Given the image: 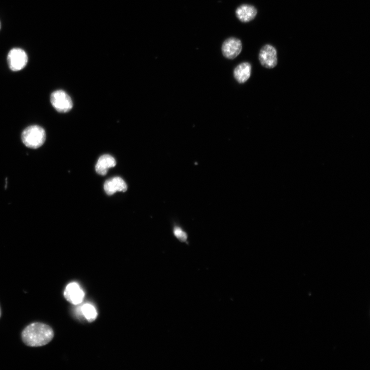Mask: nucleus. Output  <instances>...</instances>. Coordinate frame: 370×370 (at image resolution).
Listing matches in <instances>:
<instances>
[{
	"mask_svg": "<svg viewBox=\"0 0 370 370\" xmlns=\"http://www.w3.org/2000/svg\"><path fill=\"white\" fill-rule=\"evenodd\" d=\"M242 49L241 40L235 37H231L224 42L221 46V52L224 56L229 59H234L239 55Z\"/></svg>",
	"mask_w": 370,
	"mask_h": 370,
	"instance_id": "nucleus-6",
	"label": "nucleus"
},
{
	"mask_svg": "<svg viewBox=\"0 0 370 370\" xmlns=\"http://www.w3.org/2000/svg\"><path fill=\"white\" fill-rule=\"evenodd\" d=\"M252 65L249 62H243L239 64L234 69V76L240 84H244L251 78Z\"/></svg>",
	"mask_w": 370,
	"mask_h": 370,
	"instance_id": "nucleus-10",
	"label": "nucleus"
},
{
	"mask_svg": "<svg viewBox=\"0 0 370 370\" xmlns=\"http://www.w3.org/2000/svg\"><path fill=\"white\" fill-rule=\"evenodd\" d=\"M236 15L238 19L244 23L254 20L257 15L255 7L249 5H243L237 8Z\"/></svg>",
	"mask_w": 370,
	"mask_h": 370,
	"instance_id": "nucleus-9",
	"label": "nucleus"
},
{
	"mask_svg": "<svg viewBox=\"0 0 370 370\" xmlns=\"http://www.w3.org/2000/svg\"><path fill=\"white\" fill-rule=\"evenodd\" d=\"M261 64L267 68L275 67L278 63L277 52L276 48L269 44L263 46L259 55Z\"/></svg>",
	"mask_w": 370,
	"mask_h": 370,
	"instance_id": "nucleus-5",
	"label": "nucleus"
},
{
	"mask_svg": "<svg viewBox=\"0 0 370 370\" xmlns=\"http://www.w3.org/2000/svg\"><path fill=\"white\" fill-rule=\"evenodd\" d=\"M85 292L80 285L77 282L69 283L64 291L65 299L69 303L79 305L82 303L85 298Z\"/></svg>",
	"mask_w": 370,
	"mask_h": 370,
	"instance_id": "nucleus-7",
	"label": "nucleus"
},
{
	"mask_svg": "<svg viewBox=\"0 0 370 370\" xmlns=\"http://www.w3.org/2000/svg\"><path fill=\"white\" fill-rule=\"evenodd\" d=\"M51 103L55 110L62 113L69 112L73 104L70 96L63 90H57L51 95Z\"/></svg>",
	"mask_w": 370,
	"mask_h": 370,
	"instance_id": "nucleus-3",
	"label": "nucleus"
},
{
	"mask_svg": "<svg viewBox=\"0 0 370 370\" xmlns=\"http://www.w3.org/2000/svg\"><path fill=\"white\" fill-rule=\"evenodd\" d=\"M21 336L23 342L28 346L39 347L50 342L54 338V333L50 326L35 323L25 328Z\"/></svg>",
	"mask_w": 370,
	"mask_h": 370,
	"instance_id": "nucleus-1",
	"label": "nucleus"
},
{
	"mask_svg": "<svg viewBox=\"0 0 370 370\" xmlns=\"http://www.w3.org/2000/svg\"><path fill=\"white\" fill-rule=\"evenodd\" d=\"M175 236L182 242H185L187 239V235L181 228L176 227L174 231Z\"/></svg>",
	"mask_w": 370,
	"mask_h": 370,
	"instance_id": "nucleus-13",
	"label": "nucleus"
},
{
	"mask_svg": "<svg viewBox=\"0 0 370 370\" xmlns=\"http://www.w3.org/2000/svg\"><path fill=\"white\" fill-rule=\"evenodd\" d=\"M104 189L108 195H111L117 191L126 192L127 185L122 178L114 177L105 182Z\"/></svg>",
	"mask_w": 370,
	"mask_h": 370,
	"instance_id": "nucleus-8",
	"label": "nucleus"
},
{
	"mask_svg": "<svg viewBox=\"0 0 370 370\" xmlns=\"http://www.w3.org/2000/svg\"><path fill=\"white\" fill-rule=\"evenodd\" d=\"M78 310V313L81 314L88 322H94L97 317V312L94 306L90 304H86Z\"/></svg>",
	"mask_w": 370,
	"mask_h": 370,
	"instance_id": "nucleus-12",
	"label": "nucleus"
},
{
	"mask_svg": "<svg viewBox=\"0 0 370 370\" xmlns=\"http://www.w3.org/2000/svg\"><path fill=\"white\" fill-rule=\"evenodd\" d=\"M21 139L24 145L27 147L31 149H38L45 141V131L40 126H31L23 131Z\"/></svg>",
	"mask_w": 370,
	"mask_h": 370,
	"instance_id": "nucleus-2",
	"label": "nucleus"
},
{
	"mask_svg": "<svg viewBox=\"0 0 370 370\" xmlns=\"http://www.w3.org/2000/svg\"><path fill=\"white\" fill-rule=\"evenodd\" d=\"M10 69L15 71L23 69L28 62V56L22 49L15 48L10 51L8 56Z\"/></svg>",
	"mask_w": 370,
	"mask_h": 370,
	"instance_id": "nucleus-4",
	"label": "nucleus"
},
{
	"mask_svg": "<svg viewBox=\"0 0 370 370\" xmlns=\"http://www.w3.org/2000/svg\"><path fill=\"white\" fill-rule=\"evenodd\" d=\"M116 165L115 159L108 155L102 156L98 159L95 169L98 174L101 176L107 175L109 169L114 167Z\"/></svg>",
	"mask_w": 370,
	"mask_h": 370,
	"instance_id": "nucleus-11",
	"label": "nucleus"
},
{
	"mask_svg": "<svg viewBox=\"0 0 370 370\" xmlns=\"http://www.w3.org/2000/svg\"><path fill=\"white\" fill-rule=\"evenodd\" d=\"M1 315H2V311H1V308H0V317H1Z\"/></svg>",
	"mask_w": 370,
	"mask_h": 370,
	"instance_id": "nucleus-14",
	"label": "nucleus"
},
{
	"mask_svg": "<svg viewBox=\"0 0 370 370\" xmlns=\"http://www.w3.org/2000/svg\"><path fill=\"white\" fill-rule=\"evenodd\" d=\"M0 29H1V22H0Z\"/></svg>",
	"mask_w": 370,
	"mask_h": 370,
	"instance_id": "nucleus-15",
	"label": "nucleus"
}]
</instances>
